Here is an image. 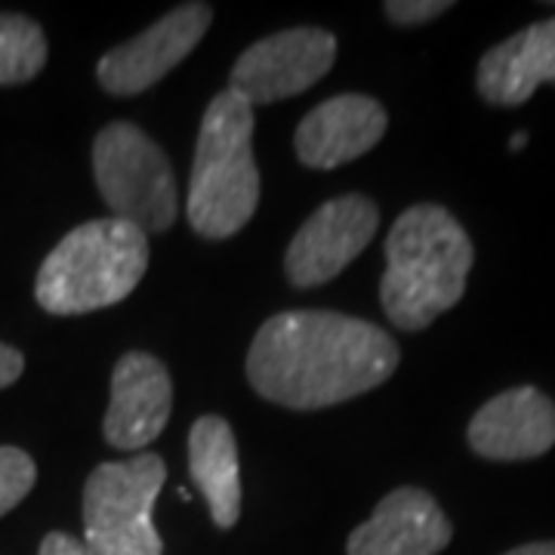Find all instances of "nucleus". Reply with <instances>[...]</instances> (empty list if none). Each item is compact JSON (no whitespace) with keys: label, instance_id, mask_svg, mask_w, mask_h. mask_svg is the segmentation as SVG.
Returning <instances> with one entry per match:
<instances>
[{"label":"nucleus","instance_id":"f03ea898","mask_svg":"<svg viewBox=\"0 0 555 555\" xmlns=\"http://www.w3.org/2000/svg\"><path fill=\"white\" fill-rule=\"evenodd\" d=\"M473 259V241L444 207H408L386 235V272L379 281L386 318L408 334L429 327L463 299Z\"/></svg>","mask_w":555,"mask_h":555},{"label":"nucleus","instance_id":"aec40b11","mask_svg":"<svg viewBox=\"0 0 555 555\" xmlns=\"http://www.w3.org/2000/svg\"><path fill=\"white\" fill-rule=\"evenodd\" d=\"M22 371H25V358H22L20 349L0 343V389L13 386L22 377Z\"/></svg>","mask_w":555,"mask_h":555},{"label":"nucleus","instance_id":"6e6552de","mask_svg":"<svg viewBox=\"0 0 555 555\" xmlns=\"http://www.w3.org/2000/svg\"><path fill=\"white\" fill-rule=\"evenodd\" d=\"M379 229V207L371 198L349 192L321 204L299 225L284 254V275L294 287L327 284L374 241Z\"/></svg>","mask_w":555,"mask_h":555},{"label":"nucleus","instance_id":"ddd939ff","mask_svg":"<svg viewBox=\"0 0 555 555\" xmlns=\"http://www.w3.org/2000/svg\"><path fill=\"white\" fill-rule=\"evenodd\" d=\"M389 127V115L374 96L339 93L315 105L299 120L297 158L312 170H334L346 160L367 155Z\"/></svg>","mask_w":555,"mask_h":555},{"label":"nucleus","instance_id":"f3484780","mask_svg":"<svg viewBox=\"0 0 555 555\" xmlns=\"http://www.w3.org/2000/svg\"><path fill=\"white\" fill-rule=\"evenodd\" d=\"M38 481L35 460L20 448H0V518L20 506Z\"/></svg>","mask_w":555,"mask_h":555},{"label":"nucleus","instance_id":"4be33fe9","mask_svg":"<svg viewBox=\"0 0 555 555\" xmlns=\"http://www.w3.org/2000/svg\"><path fill=\"white\" fill-rule=\"evenodd\" d=\"M525 145H528V133H516V137L509 139V149H513V152H521Z\"/></svg>","mask_w":555,"mask_h":555},{"label":"nucleus","instance_id":"5701e85b","mask_svg":"<svg viewBox=\"0 0 555 555\" xmlns=\"http://www.w3.org/2000/svg\"><path fill=\"white\" fill-rule=\"evenodd\" d=\"M177 496H179V500H185V503H189V500H192V494H189V491H185V488H179Z\"/></svg>","mask_w":555,"mask_h":555},{"label":"nucleus","instance_id":"6ab92c4d","mask_svg":"<svg viewBox=\"0 0 555 555\" xmlns=\"http://www.w3.org/2000/svg\"><path fill=\"white\" fill-rule=\"evenodd\" d=\"M38 555H93V553H90V546H87L83 540H78V537L65 534V531H53V534L43 537Z\"/></svg>","mask_w":555,"mask_h":555},{"label":"nucleus","instance_id":"9d476101","mask_svg":"<svg viewBox=\"0 0 555 555\" xmlns=\"http://www.w3.org/2000/svg\"><path fill=\"white\" fill-rule=\"evenodd\" d=\"M173 408V383L160 358L127 352L112 371V401L102 436L118 451H139L164 433Z\"/></svg>","mask_w":555,"mask_h":555},{"label":"nucleus","instance_id":"20e7f679","mask_svg":"<svg viewBox=\"0 0 555 555\" xmlns=\"http://www.w3.org/2000/svg\"><path fill=\"white\" fill-rule=\"evenodd\" d=\"M149 269V235L105 217L72 229L50 250L35 281V297L50 315H87L127 299Z\"/></svg>","mask_w":555,"mask_h":555},{"label":"nucleus","instance_id":"0eeeda50","mask_svg":"<svg viewBox=\"0 0 555 555\" xmlns=\"http://www.w3.org/2000/svg\"><path fill=\"white\" fill-rule=\"evenodd\" d=\"M337 60V38L324 28H287L247 47L229 75V90L250 105H269L306 93Z\"/></svg>","mask_w":555,"mask_h":555},{"label":"nucleus","instance_id":"f8f14e48","mask_svg":"<svg viewBox=\"0 0 555 555\" xmlns=\"http://www.w3.org/2000/svg\"><path fill=\"white\" fill-rule=\"evenodd\" d=\"M454 537L436 496L423 488H396L374 516L349 534L346 555H438Z\"/></svg>","mask_w":555,"mask_h":555},{"label":"nucleus","instance_id":"412c9836","mask_svg":"<svg viewBox=\"0 0 555 555\" xmlns=\"http://www.w3.org/2000/svg\"><path fill=\"white\" fill-rule=\"evenodd\" d=\"M506 555H555V540H540V543H525Z\"/></svg>","mask_w":555,"mask_h":555},{"label":"nucleus","instance_id":"f257e3e1","mask_svg":"<svg viewBox=\"0 0 555 555\" xmlns=\"http://www.w3.org/2000/svg\"><path fill=\"white\" fill-rule=\"evenodd\" d=\"M398 358L396 339L371 321L297 309L259 327L247 352V379L266 401L318 411L383 386Z\"/></svg>","mask_w":555,"mask_h":555},{"label":"nucleus","instance_id":"423d86ee","mask_svg":"<svg viewBox=\"0 0 555 555\" xmlns=\"http://www.w3.org/2000/svg\"><path fill=\"white\" fill-rule=\"evenodd\" d=\"M167 481L158 454L102 463L83 485V543L93 555H164L155 500Z\"/></svg>","mask_w":555,"mask_h":555},{"label":"nucleus","instance_id":"1a4fd4ad","mask_svg":"<svg viewBox=\"0 0 555 555\" xmlns=\"http://www.w3.org/2000/svg\"><path fill=\"white\" fill-rule=\"evenodd\" d=\"M210 22L214 10L207 3H182L170 10L152 28L102 56L96 68L102 90H108L112 96H137L155 87L198 47Z\"/></svg>","mask_w":555,"mask_h":555},{"label":"nucleus","instance_id":"9b49d317","mask_svg":"<svg viewBox=\"0 0 555 555\" xmlns=\"http://www.w3.org/2000/svg\"><path fill=\"white\" fill-rule=\"evenodd\" d=\"M469 448L485 460L516 463L555 444V404L534 386H516L481 404L469 420Z\"/></svg>","mask_w":555,"mask_h":555},{"label":"nucleus","instance_id":"4468645a","mask_svg":"<svg viewBox=\"0 0 555 555\" xmlns=\"http://www.w3.org/2000/svg\"><path fill=\"white\" fill-rule=\"evenodd\" d=\"M540 83H555V16L521 28L478 62V96L491 105H521Z\"/></svg>","mask_w":555,"mask_h":555},{"label":"nucleus","instance_id":"39448f33","mask_svg":"<svg viewBox=\"0 0 555 555\" xmlns=\"http://www.w3.org/2000/svg\"><path fill=\"white\" fill-rule=\"evenodd\" d=\"M93 177L112 217L142 229L167 232L179 217L177 177L167 155L137 124L115 120L93 142Z\"/></svg>","mask_w":555,"mask_h":555},{"label":"nucleus","instance_id":"7ed1b4c3","mask_svg":"<svg viewBox=\"0 0 555 555\" xmlns=\"http://www.w3.org/2000/svg\"><path fill=\"white\" fill-rule=\"evenodd\" d=\"M257 204L254 105L235 90H222L201 118L185 204L189 222L201 238H232L250 222Z\"/></svg>","mask_w":555,"mask_h":555},{"label":"nucleus","instance_id":"a211bd4d","mask_svg":"<svg viewBox=\"0 0 555 555\" xmlns=\"http://www.w3.org/2000/svg\"><path fill=\"white\" fill-rule=\"evenodd\" d=\"M383 10H386V20L396 25H423L454 10V3L451 0H389Z\"/></svg>","mask_w":555,"mask_h":555},{"label":"nucleus","instance_id":"dca6fc26","mask_svg":"<svg viewBox=\"0 0 555 555\" xmlns=\"http://www.w3.org/2000/svg\"><path fill=\"white\" fill-rule=\"evenodd\" d=\"M47 65V38L38 22L22 13H0V87L28 83Z\"/></svg>","mask_w":555,"mask_h":555},{"label":"nucleus","instance_id":"2eb2a0df","mask_svg":"<svg viewBox=\"0 0 555 555\" xmlns=\"http://www.w3.org/2000/svg\"><path fill=\"white\" fill-rule=\"evenodd\" d=\"M189 469L217 528H235L241 518L238 441L222 416L207 414L195 420L189 433Z\"/></svg>","mask_w":555,"mask_h":555}]
</instances>
